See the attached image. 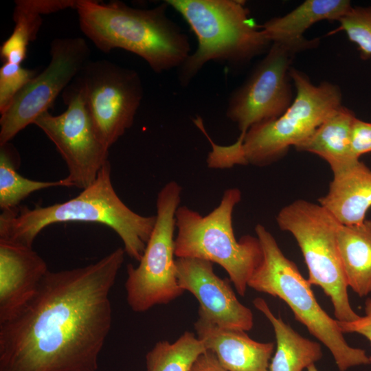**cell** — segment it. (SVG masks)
Instances as JSON below:
<instances>
[{"instance_id":"obj_1","label":"cell","mask_w":371,"mask_h":371,"mask_svg":"<svg viewBox=\"0 0 371 371\" xmlns=\"http://www.w3.org/2000/svg\"><path fill=\"white\" fill-rule=\"evenodd\" d=\"M125 254L119 247L84 267L49 270L26 305L0 324V371H97Z\"/></svg>"},{"instance_id":"obj_2","label":"cell","mask_w":371,"mask_h":371,"mask_svg":"<svg viewBox=\"0 0 371 371\" xmlns=\"http://www.w3.org/2000/svg\"><path fill=\"white\" fill-rule=\"evenodd\" d=\"M108 161L95 181L75 197L48 206L20 207L0 215V240L32 247L46 227L66 222L104 225L121 238L125 253L139 262L156 221L129 208L117 194Z\"/></svg>"},{"instance_id":"obj_3","label":"cell","mask_w":371,"mask_h":371,"mask_svg":"<svg viewBox=\"0 0 371 371\" xmlns=\"http://www.w3.org/2000/svg\"><path fill=\"white\" fill-rule=\"evenodd\" d=\"M168 6L165 1L144 9L120 1L78 0L76 10L81 31L98 49L128 51L161 74L179 69L191 54L188 36L166 14Z\"/></svg>"},{"instance_id":"obj_4","label":"cell","mask_w":371,"mask_h":371,"mask_svg":"<svg viewBox=\"0 0 371 371\" xmlns=\"http://www.w3.org/2000/svg\"><path fill=\"white\" fill-rule=\"evenodd\" d=\"M184 19L198 47L178 69L187 86L208 62L238 66L267 52L271 42L241 0H166Z\"/></svg>"},{"instance_id":"obj_5","label":"cell","mask_w":371,"mask_h":371,"mask_svg":"<svg viewBox=\"0 0 371 371\" xmlns=\"http://www.w3.org/2000/svg\"><path fill=\"white\" fill-rule=\"evenodd\" d=\"M289 75L295 89L293 102L278 118L251 126L243 137L225 147L229 167H263L279 161L341 105L339 86L328 81L314 85L306 74L292 67Z\"/></svg>"},{"instance_id":"obj_6","label":"cell","mask_w":371,"mask_h":371,"mask_svg":"<svg viewBox=\"0 0 371 371\" xmlns=\"http://www.w3.org/2000/svg\"><path fill=\"white\" fill-rule=\"evenodd\" d=\"M255 232L263 256L248 286L286 302L295 319L330 351L340 371L370 363L364 350L353 348L346 342L337 320L320 306L311 284L296 265L284 255L273 236L261 224L256 225Z\"/></svg>"},{"instance_id":"obj_7","label":"cell","mask_w":371,"mask_h":371,"mask_svg":"<svg viewBox=\"0 0 371 371\" xmlns=\"http://www.w3.org/2000/svg\"><path fill=\"white\" fill-rule=\"evenodd\" d=\"M241 198L238 188L227 189L219 205L206 216L179 206L176 212L175 254L177 258H199L218 264L237 293L244 296L263 254L257 236L247 234L239 240L235 237L232 214Z\"/></svg>"},{"instance_id":"obj_8","label":"cell","mask_w":371,"mask_h":371,"mask_svg":"<svg viewBox=\"0 0 371 371\" xmlns=\"http://www.w3.org/2000/svg\"><path fill=\"white\" fill-rule=\"evenodd\" d=\"M276 221L295 239L308 270V282L330 297L335 318L352 322L360 316L352 309L337 243L341 225L319 203L297 199L283 207Z\"/></svg>"},{"instance_id":"obj_9","label":"cell","mask_w":371,"mask_h":371,"mask_svg":"<svg viewBox=\"0 0 371 371\" xmlns=\"http://www.w3.org/2000/svg\"><path fill=\"white\" fill-rule=\"evenodd\" d=\"M181 194V186L175 181L159 191L156 221L144 252L137 267L127 265L126 300L136 313L168 304L184 292L177 278L174 236Z\"/></svg>"},{"instance_id":"obj_10","label":"cell","mask_w":371,"mask_h":371,"mask_svg":"<svg viewBox=\"0 0 371 371\" xmlns=\"http://www.w3.org/2000/svg\"><path fill=\"white\" fill-rule=\"evenodd\" d=\"M74 82L99 137L109 148L133 124L143 98L139 74L109 60H89Z\"/></svg>"},{"instance_id":"obj_11","label":"cell","mask_w":371,"mask_h":371,"mask_svg":"<svg viewBox=\"0 0 371 371\" xmlns=\"http://www.w3.org/2000/svg\"><path fill=\"white\" fill-rule=\"evenodd\" d=\"M63 92L67 109L60 115L48 111L34 124L54 144L65 161L72 187L85 189L96 179L109 161V148L99 137L87 108L82 93L73 81Z\"/></svg>"},{"instance_id":"obj_12","label":"cell","mask_w":371,"mask_h":371,"mask_svg":"<svg viewBox=\"0 0 371 371\" xmlns=\"http://www.w3.org/2000/svg\"><path fill=\"white\" fill-rule=\"evenodd\" d=\"M299 52L273 43L245 82L230 94L226 116L243 137L253 126L278 118L293 101L289 70Z\"/></svg>"},{"instance_id":"obj_13","label":"cell","mask_w":371,"mask_h":371,"mask_svg":"<svg viewBox=\"0 0 371 371\" xmlns=\"http://www.w3.org/2000/svg\"><path fill=\"white\" fill-rule=\"evenodd\" d=\"M90 49L81 37L53 40L50 61L15 96L0 118V145L9 143L20 131L47 111L56 98L89 60Z\"/></svg>"},{"instance_id":"obj_14","label":"cell","mask_w":371,"mask_h":371,"mask_svg":"<svg viewBox=\"0 0 371 371\" xmlns=\"http://www.w3.org/2000/svg\"><path fill=\"white\" fill-rule=\"evenodd\" d=\"M179 286L199 301V315L220 327L248 331L254 325L251 311L236 297L228 280L214 271L213 263L202 259H176Z\"/></svg>"},{"instance_id":"obj_15","label":"cell","mask_w":371,"mask_h":371,"mask_svg":"<svg viewBox=\"0 0 371 371\" xmlns=\"http://www.w3.org/2000/svg\"><path fill=\"white\" fill-rule=\"evenodd\" d=\"M48 271L32 247L0 240V324L26 305Z\"/></svg>"},{"instance_id":"obj_16","label":"cell","mask_w":371,"mask_h":371,"mask_svg":"<svg viewBox=\"0 0 371 371\" xmlns=\"http://www.w3.org/2000/svg\"><path fill=\"white\" fill-rule=\"evenodd\" d=\"M197 337L228 371H269L274 344L251 339L245 331L225 328L199 317L194 323Z\"/></svg>"},{"instance_id":"obj_17","label":"cell","mask_w":371,"mask_h":371,"mask_svg":"<svg viewBox=\"0 0 371 371\" xmlns=\"http://www.w3.org/2000/svg\"><path fill=\"white\" fill-rule=\"evenodd\" d=\"M352 8L348 0H306L290 12L260 25L271 43L287 45L299 52L314 48L319 39H306L304 33L321 21H339Z\"/></svg>"},{"instance_id":"obj_18","label":"cell","mask_w":371,"mask_h":371,"mask_svg":"<svg viewBox=\"0 0 371 371\" xmlns=\"http://www.w3.org/2000/svg\"><path fill=\"white\" fill-rule=\"evenodd\" d=\"M318 203L341 225L363 223L371 207V169L359 159L333 174L327 193Z\"/></svg>"},{"instance_id":"obj_19","label":"cell","mask_w":371,"mask_h":371,"mask_svg":"<svg viewBox=\"0 0 371 371\" xmlns=\"http://www.w3.org/2000/svg\"><path fill=\"white\" fill-rule=\"evenodd\" d=\"M354 113L342 105L337 107L295 150L315 154L329 165L333 174L359 160L351 152Z\"/></svg>"},{"instance_id":"obj_20","label":"cell","mask_w":371,"mask_h":371,"mask_svg":"<svg viewBox=\"0 0 371 371\" xmlns=\"http://www.w3.org/2000/svg\"><path fill=\"white\" fill-rule=\"evenodd\" d=\"M339 256L348 287L359 297L371 293V221L340 225L337 234Z\"/></svg>"},{"instance_id":"obj_21","label":"cell","mask_w":371,"mask_h":371,"mask_svg":"<svg viewBox=\"0 0 371 371\" xmlns=\"http://www.w3.org/2000/svg\"><path fill=\"white\" fill-rule=\"evenodd\" d=\"M253 304L270 322L275 333L276 350L269 371H302L322 358L320 345L301 336L280 316H275L264 299L257 297Z\"/></svg>"},{"instance_id":"obj_22","label":"cell","mask_w":371,"mask_h":371,"mask_svg":"<svg viewBox=\"0 0 371 371\" xmlns=\"http://www.w3.org/2000/svg\"><path fill=\"white\" fill-rule=\"evenodd\" d=\"M16 150L9 143L0 145V208L3 212L19 207V203L32 193L54 187H72L66 179L43 181L27 179L17 171Z\"/></svg>"},{"instance_id":"obj_23","label":"cell","mask_w":371,"mask_h":371,"mask_svg":"<svg viewBox=\"0 0 371 371\" xmlns=\"http://www.w3.org/2000/svg\"><path fill=\"white\" fill-rule=\"evenodd\" d=\"M207 350L193 333L186 331L176 341H159L146 355L147 371H190Z\"/></svg>"},{"instance_id":"obj_24","label":"cell","mask_w":371,"mask_h":371,"mask_svg":"<svg viewBox=\"0 0 371 371\" xmlns=\"http://www.w3.org/2000/svg\"><path fill=\"white\" fill-rule=\"evenodd\" d=\"M42 13L34 0H16L13 12V32L3 42L0 54L4 63L21 64L26 58L27 47L34 41L42 25Z\"/></svg>"},{"instance_id":"obj_25","label":"cell","mask_w":371,"mask_h":371,"mask_svg":"<svg viewBox=\"0 0 371 371\" xmlns=\"http://www.w3.org/2000/svg\"><path fill=\"white\" fill-rule=\"evenodd\" d=\"M339 26L332 33L344 31L349 40L355 43L361 57H371V6L352 7L339 21Z\"/></svg>"},{"instance_id":"obj_26","label":"cell","mask_w":371,"mask_h":371,"mask_svg":"<svg viewBox=\"0 0 371 371\" xmlns=\"http://www.w3.org/2000/svg\"><path fill=\"white\" fill-rule=\"evenodd\" d=\"M37 70L21 64L4 63L0 68V113L10 106L17 93L36 75Z\"/></svg>"},{"instance_id":"obj_27","label":"cell","mask_w":371,"mask_h":371,"mask_svg":"<svg viewBox=\"0 0 371 371\" xmlns=\"http://www.w3.org/2000/svg\"><path fill=\"white\" fill-rule=\"evenodd\" d=\"M351 152L353 157L359 159L361 155L371 152V123L357 117L351 133Z\"/></svg>"},{"instance_id":"obj_28","label":"cell","mask_w":371,"mask_h":371,"mask_svg":"<svg viewBox=\"0 0 371 371\" xmlns=\"http://www.w3.org/2000/svg\"><path fill=\"white\" fill-rule=\"evenodd\" d=\"M366 315L352 322L337 321L343 333H358L366 337L371 342V298H368L365 303ZM371 363V357H369Z\"/></svg>"},{"instance_id":"obj_29","label":"cell","mask_w":371,"mask_h":371,"mask_svg":"<svg viewBox=\"0 0 371 371\" xmlns=\"http://www.w3.org/2000/svg\"><path fill=\"white\" fill-rule=\"evenodd\" d=\"M190 371H228L218 361L215 355L207 350L196 359Z\"/></svg>"},{"instance_id":"obj_30","label":"cell","mask_w":371,"mask_h":371,"mask_svg":"<svg viewBox=\"0 0 371 371\" xmlns=\"http://www.w3.org/2000/svg\"><path fill=\"white\" fill-rule=\"evenodd\" d=\"M307 371H319L315 364H312L307 368Z\"/></svg>"},{"instance_id":"obj_31","label":"cell","mask_w":371,"mask_h":371,"mask_svg":"<svg viewBox=\"0 0 371 371\" xmlns=\"http://www.w3.org/2000/svg\"><path fill=\"white\" fill-rule=\"evenodd\" d=\"M212 142H212V141H210V144H211ZM206 161H207V165L208 168H210V167L209 166V165H208V163H207V160H206Z\"/></svg>"}]
</instances>
